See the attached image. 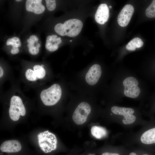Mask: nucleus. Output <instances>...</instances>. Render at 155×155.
<instances>
[{
  "label": "nucleus",
  "instance_id": "f257e3e1",
  "mask_svg": "<svg viewBox=\"0 0 155 155\" xmlns=\"http://www.w3.org/2000/svg\"><path fill=\"white\" fill-rule=\"evenodd\" d=\"M63 91L61 86L55 83L47 88L42 90L40 96L43 103L46 106H52L56 104L60 100Z\"/></svg>",
  "mask_w": 155,
  "mask_h": 155
},
{
  "label": "nucleus",
  "instance_id": "f03ea898",
  "mask_svg": "<svg viewBox=\"0 0 155 155\" xmlns=\"http://www.w3.org/2000/svg\"><path fill=\"white\" fill-rule=\"evenodd\" d=\"M19 94L18 92H16L10 99L9 113L10 118L14 121L18 120L20 116H24L26 113L22 98Z\"/></svg>",
  "mask_w": 155,
  "mask_h": 155
},
{
  "label": "nucleus",
  "instance_id": "7ed1b4c3",
  "mask_svg": "<svg viewBox=\"0 0 155 155\" xmlns=\"http://www.w3.org/2000/svg\"><path fill=\"white\" fill-rule=\"evenodd\" d=\"M47 73L43 65L36 64L32 68L24 70L23 75L27 82L34 84L45 80L47 76Z\"/></svg>",
  "mask_w": 155,
  "mask_h": 155
},
{
  "label": "nucleus",
  "instance_id": "20e7f679",
  "mask_svg": "<svg viewBox=\"0 0 155 155\" xmlns=\"http://www.w3.org/2000/svg\"><path fill=\"white\" fill-rule=\"evenodd\" d=\"M102 73L100 66L94 64L85 71L83 76L84 84L89 88H93L99 80Z\"/></svg>",
  "mask_w": 155,
  "mask_h": 155
},
{
  "label": "nucleus",
  "instance_id": "39448f33",
  "mask_svg": "<svg viewBox=\"0 0 155 155\" xmlns=\"http://www.w3.org/2000/svg\"><path fill=\"white\" fill-rule=\"evenodd\" d=\"M91 111L90 105L86 102H82L75 109L72 115L73 120L77 125L82 124L86 121Z\"/></svg>",
  "mask_w": 155,
  "mask_h": 155
},
{
  "label": "nucleus",
  "instance_id": "423d86ee",
  "mask_svg": "<svg viewBox=\"0 0 155 155\" xmlns=\"http://www.w3.org/2000/svg\"><path fill=\"white\" fill-rule=\"evenodd\" d=\"M138 83L137 80L133 77H129L125 78L123 82L125 95L132 98L137 97L140 92V89L138 86Z\"/></svg>",
  "mask_w": 155,
  "mask_h": 155
},
{
  "label": "nucleus",
  "instance_id": "0eeeda50",
  "mask_svg": "<svg viewBox=\"0 0 155 155\" xmlns=\"http://www.w3.org/2000/svg\"><path fill=\"white\" fill-rule=\"evenodd\" d=\"M111 111L114 114L123 116L122 122L125 124H131L136 119L135 117L133 115L134 111L132 108L113 106L111 108Z\"/></svg>",
  "mask_w": 155,
  "mask_h": 155
},
{
  "label": "nucleus",
  "instance_id": "6e6552de",
  "mask_svg": "<svg viewBox=\"0 0 155 155\" xmlns=\"http://www.w3.org/2000/svg\"><path fill=\"white\" fill-rule=\"evenodd\" d=\"M63 24L66 30V35L71 37L77 36L81 32L83 26L82 22L76 19L67 20Z\"/></svg>",
  "mask_w": 155,
  "mask_h": 155
},
{
  "label": "nucleus",
  "instance_id": "1a4fd4ad",
  "mask_svg": "<svg viewBox=\"0 0 155 155\" xmlns=\"http://www.w3.org/2000/svg\"><path fill=\"white\" fill-rule=\"evenodd\" d=\"M134 11L133 6L130 4L125 5L119 13L117 22L121 27L127 26L130 21Z\"/></svg>",
  "mask_w": 155,
  "mask_h": 155
},
{
  "label": "nucleus",
  "instance_id": "9d476101",
  "mask_svg": "<svg viewBox=\"0 0 155 155\" xmlns=\"http://www.w3.org/2000/svg\"><path fill=\"white\" fill-rule=\"evenodd\" d=\"M0 150L7 153H15L22 149L20 143L16 140H8L3 142L1 145Z\"/></svg>",
  "mask_w": 155,
  "mask_h": 155
},
{
  "label": "nucleus",
  "instance_id": "9b49d317",
  "mask_svg": "<svg viewBox=\"0 0 155 155\" xmlns=\"http://www.w3.org/2000/svg\"><path fill=\"white\" fill-rule=\"evenodd\" d=\"M109 16V10L107 5L101 4L99 6L95 16V19L97 22L103 24L108 20Z\"/></svg>",
  "mask_w": 155,
  "mask_h": 155
},
{
  "label": "nucleus",
  "instance_id": "f8f14e48",
  "mask_svg": "<svg viewBox=\"0 0 155 155\" xmlns=\"http://www.w3.org/2000/svg\"><path fill=\"white\" fill-rule=\"evenodd\" d=\"M42 1L41 0H26V10L36 14L42 13L44 11L45 8L42 3Z\"/></svg>",
  "mask_w": 155,
  "mask_h": 155
},
{
  "label": "nucleus",
  "instance_id": "ddd939ff",
  "mask_svg": "<svg viewBox=\"0 0 155 155\" xmlns=\"http://www.w3.org/2000/svg\"><path fill=\"white\" fill-rule=\"evenodd\" d=\"M61 42V37H58L57 35H49L46 38L45 47L48 51L53 52L58 49L59 44Z\"/></svg>",
  "mask_w": 155,
  "mask_h": 155
},
{
  "label": "nucleus",
  "instance_id": "4468645a",
  "mask_svg": "<svg viewBox=\"0 0 155 155\" xmlns=\"http://www.w3.org/2000/svg\"><path fill=\"white\" fill-rule=\"evenodd\" d=\"M143 144H149L155 143V128H153L145 132L140 138Z\"/></svg>",
  "mask_w": 155,
  "mask_h": 155
},
{
  "label": "nucleus",
  "instance_id": "2eb2a0df",
  "mask_svg": "<svg viewBox=\"0 0 155 155\" xmlns=\"http://www.w3.org/2000/svg\"><path fill=\"white\" fill-rule=\"evenodd\" d=\"M92 135L96 138L100 139L105 137L107 134L106 129L98 126H93L91 128Z\"/></svg>",
  "mask_w": 155,
  "mask_h": 155
},
{
  "label": "nucleus",
  "instance_id": "dca6fc26",
  "mask_svg": "<svg viewBox=\"0 0 155 155\" xmlns=\"http://www.w3.org/2000/svg\"><path fill=\"white\" fill-rule=\"evenodd\" d=\"M144 42L140 38L136 37L131 40L126 46V49L129 51H133L137 48L142 47Z\"/></svg>",
  "mask_w": 155,
  "mask_h": 155
},
{
  "label": "nucleus",
  "instance_id": "f3484780",
  "mask_svg": "<svg viewBox=\"0 0 155 155\" xmlns=\"http://www.w3.org/2000/svg\"><path fill=\"white\" fill-rule=\"evenodd\" d=\"M145 13L148 17L155 18V0H153L151 4L146 8Z\"/></svg>",
  "mask_w": 155,
  "mask_h": 155
},
{
  "label": "nucleus",
  "instance_id": "a211bd4d",
  "mask_svg": "<svg viewBox=\"0 0 155 155\" xmlns=\"http://www.w3.org/2000/svg\"><path fill=\"white\" fill-rule=\"evenodd\" d=\"M27 41L28 42L27 46L28 48L29 52L31 55H36L38 53L39 49V48L36 46H35V43L28 39Z\"/></svg>",
  "mask_w": 155,
  "mask_h": 155
},
{
  "label": "nucleus",
  "instance_id": "6ab92c4d",
  "mask_svg": "<svg viewBox=\"0 0 155 155\" xmlns=\"http://www.w3.org/2000/svg\"><path fill=\"white\" fill-rule=\"evenodd\" d=\"M7 45H11L12 47H18L21 46V44L20 39L18 37H13L9 38L6 42Z\"/></svg>",
  "mask_w": 155,
  "mask_h": 155
},
{
  "label": "nucleus",
  "instance_id": "aec40b11",
  "mask_svg": "<svg viewBox=\"0 0 155 155\" xmlns=\"http://www.w3.org/2000/svg\"><path fill=\"white\" fill-rule=\"evenodd\" d=\"M54 30L57 34L61 36L66 35V30L63 24L59 23L56 24L55 26Z\"/></svg>",
  "mask_w": 155,
  "mask_h": 155
},
{
  "label": "nucleus",
  "instance_id": "412c9836",
  "mask_svg": "<svg viewBox=\"0 0 155 155\" xmlns=\"http://www.w3.org/2000/svg\"><path fill=\"white\" fill-rule=\"evenodd\" d=\"M46 6L48 9L49 11H53L56 7V1L55 0H46Z\"/></svg>",
  "mask_w": 155,
  "mask_h": 155
},
{
  "label": "nucleus",
  "instance_id": "4be33fe9",
  "mask_svg": "<svg viewBox=\"0 0 155 155\" xmlns=\"http://www.w3.org/2000/svg\"><path fill=\"white\" fill-rule=\"evenodd\" d=\"M19 50L17 47H12L11 51V53L13 55H16L18 53Z\"/></svg>",
  "mask_w": 155,
  "mask_h": 155
},
{
  "label": "nucleus",
  "instance_id": "5701e85b",
  "mask_svg": "<svg viewBox=\"0 0 155 155\" xmlns=\"http://www.w3.org/2000/svg\"><path fill=\"white\" fill-rule=\"evenodd\" d=\"M29 39L30 40L34 43L37 42L38 40V38L35 35L31 36Z\"/></svg>",
  "mask_w": 155,
  "mask_h": 155
},
{
  "label": "nucleus",
  "instance_id": "b1692460",
  "mask_svg": "<svg viewBox=\"0 0 155 155\" xmlns=\"http://www.w3.org/2000/svg\"><path fill=\"white\" fill-rule=\"evenodd\" d=\"M4 70L2 67L0 66V79L3 77L4 75Z\"/></svg>",
  "mask_w": 155,
  "mask_h": 155
},
{
  "label": "nucleus",
  "instance_id": "393cba45",
  "mask_svg": "<svg viewBox=\"0 0 155 155\" xmlns=\"http://www.w3.org/2000/svg\"><path fill=\"white\" fill-rule=\"evenodd\" d=\"M102 155H120L119 154L116 153L110 152H105L103 153Z\"/></svg>",
  "mask_w": 155,
  "mask_h": 155
},
{
  "label": "nucleus",
  "instance_id": "a878e982",
  "mask_svg": "<svg viewBox=\"0 0 155 155\" xmlns=\"http://www.w3.org/2000/svg\"><path fill=\"white\" fill-rule=\"evenodd\" d=\"M129 155H137L135 153L132 152L131 153L129 154ZM142 155H148L147 154H144Z\"/></svg>",
  "mask_w": 155,
  "mask_h": 155
},
{
  "label": "nucleus",
  "instance_id": "bb28decb",
  "mask_svg": "<svg viewBox=\"0 0 155 155\" xmlns=\"http://www.w3.org/2000/svg\"><path fill=\"white\" fill-rule=\"evenodd\" d=\"M40 137H38V143L39 145H40V143L41 141V139H40Z\"/></svg>",
  "mask_w": 155,
  "mask_h": 155
},
{
  "label": "nucleus",
  "instance_id": "cd10ccee",
  "mask_svg": "<svg viewBox=\"0 0 155 155\" xmlns=\"http://www.w3.org/2000/svg\"><path fill=\"white\" fill-rule=\"evenodd\" d=\"M36 46L38 48H39L40 47V44L38 43L36 44Z\"/></svg>",
  "mask_w": 155,
  "mask_h": 155
},
{
  "label": "nucleus",
  "instance_id": "c85d7f7f",
  "mask_svg": "<svg viewBox=\"0 0 155 155\" xmlns=\"http://www.w3.org/2000/svg\"><path fill=\"white\" fill-rule=\"evenodd\" d=\"M22 0H16V1H21Z\"/></svg>",
  "mask_w": 155,
  "mask_h": 155
},
{
  "label": "nucleus",
  "instance_id": "c756f323",
  "mask_svg": "<svg viewBox=\"0 0 155 155\" xmlns=\"http://www.w3.org/2000/svg\"><path fill=\"white\" fill-rule=\"evenodd\" d=\"M109 7V8H111L112 7H111V6H110Z\"/></svg>",
  "mask_w": 155,
  "mask_h": 155
},
{
  "label": "nucleus",
  "instance_id": "7c9ffc66",
  "mask_svg": "<svg viewBox=\"0 0 155 155\" xmlns=\"http://www.w3.org/2000/svg\"><path fill=\"white\" fill-rule=\"evenodd\" d=\"M70 41L71 42H72V40H70Z\"/></svg>",
  "mask_w": 155,
  "mask_h": 155
}]
</instances>
